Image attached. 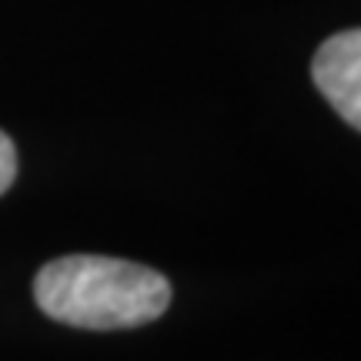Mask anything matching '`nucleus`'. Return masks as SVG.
Instances as JSON below:
<instances>
[{"label":"nucleus","mask_w":361,"mask_h":361,"mask_svg":"<svg viewBox=\"0 0 361 361\" xmlns=\"http://www.w3.org/2000/svg\"><path fill=\"white\" fill-rule=\"evenodd\" d=\"M37 308L61 324L124 331L157 322L171 305V284L154 268L104 255H64L34 278Z\"/></svg>","instance_id":"obj_1"},{"label":"nucleus","mask_w":361,"mask_h":361,"mask_svg":"<svg viewBox=\"0 0 361 361\" xmlns=\"http://www.w3.org/2000/svg\"><path fill=\"white\" fill-rule=\"evenodd\" d=\"M311 78L324 101L361 130V27L324 40L311 61Z\"/></svg>","instance_id":"obj_2"},{"label":"nucleus","mask_w":361,"mask_h":361,"mask_svg":"<svg viewBox=\"0 0 361 361\" xmlns=\"http://www.w3.org/2000/svg\"><path fill=\"white\" fill-rule=\"evenodd\" d=\"M13 178H17V147H13V141L0 130V194L11 191Z\"/></svg>","instance_id":"obj_3"}]
</instances>
